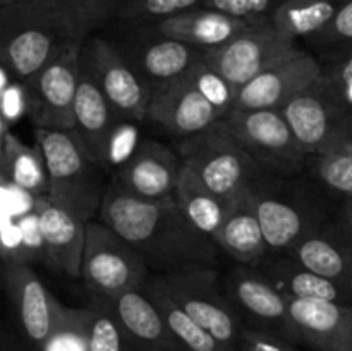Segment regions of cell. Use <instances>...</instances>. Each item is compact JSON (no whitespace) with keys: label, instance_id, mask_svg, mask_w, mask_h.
Wrapping results in <instances>:
<instances>
[{"label":"cell","instance_id":"obj_23","mask_svg":"<svg viewBox=\"0 0 352 351\" xmlns=\"http://www.w3.org/2000/svg\"><path fill=\"white\" fill-rule=\"evenodd\" d=\"M120 50L151 89L188 72L205 58L206 52L158 31L155 36H136L127 47H120Z\"/></svg>","mask_w":352,"mask_h":351},{"label":"cell","instance_id":"obj_10","mask_svg":"<svg viewBox=\"0 0 352 351\" xmlns=\"http://www.w3.org/2000/svg\"><path fill=\"white\" fill-rule=\"evenodd\" d=\"M223 120L241 147L265 172L299 176L308 169L309 155L299 145L282 110L232 109Z\"/></svg>","mask_w":352,"mask_h":351},{"label":"cell","instance_id":"obj_19","mask_svg":"<svg viewBox=\"0 0 352 351\" xmlns=\"http://www.w3.org/2000/svg\"><path fill=\"white\" fill-rule=\"evenodd\" d=\"M181 169L179 153L160 141L144 140L131 151L113 179L131 195L158 200L174 195Z\"/></svg>","mask_w":352,"mask_h":351},{"label":"cell","instance_id":"obj_38","mask_svg":"<svg viewBox=\"0 0 352 351\" xmlns=\"http://www.w3.org/2000/svg\"><path fill=\"white\" fill-rule=\"evenodd\" d=\"M2 129H10L14 123L28 114V89L26 85L16 81L6 69H2Z\"/></svg>","mask_w":352,"mask_h":351},{"label":"cell","instance_id":"obj_6","mask_svg":"<svg viewBox=\"0 0 352 351\" xmlns=\"http://www.w3.org/2000/svg\"><path fill=\"white\" fill-rule=\"evenodd\" d=\"M282 114L309 157L352 151V105L325 72Z\"/></svg>","mask_w":352,"mask_h":351},{"label":"cell","instance_id":"obj_14","mask_svg":"<svg viewBox=\"0 0 352 351\" xmlns=\"http://www.w3.org/2000/svg\"><path fill=\"white\" fill-rule=\"evenodd\" d=\"M223 291L244 326L270 330L299 344L289 301L258 267L241 265L227 274Z\"/></svg>","mask_w":352,"mask_h":351},{"label":"cell","instance_id":"obj_15","mask_svg":"<svg viewBox=\"0 0 352 351\" xmlns=\"http://www.w3.org/2000/svg\"><path fill=\"white\" fill-rule=\"evenodd\" d=\"M322 76L318 61L298 47L237 89L234 109L282 110Z\"/></svg>","mask_w":352,"mask_h":351},{"label":"cell","instance_id":"obj_30","mask_svg":"<svg viewBox=\"0 0 352 351\" xmlns=\"http://www.w3.org/2000/svg\"><path fill=\"white\" fill-rule=\"evenodd\" d=\"M143 291L150 296L151 301L160 310L172 336L184 348V351H234L223 343H220L208 330L203 329L157 284L148 281Z\"/></svg>","mask_w":352,"mask_h":351},{"label":"cell","instance_id":"obj_16","mask_svg":"<svg viewBox=\"0 0 352 351\" xmlns=\"http://www.w3.org/2000/svg\"><path fill=\"white\" fill-rule=\"evenodd\" d=\"M3 284L16 310L24 337L45 351L57 332L64 308L48 292L30 264H3Z\"/></svg>","mask_w":352,"mask_h":351},{"label":"cell","instance_id":"obj_11","mask_svg":"<svg viewBox=\"0 0 352 351\" xmlns=\"http://www.w3.org/2000/svg\"><path fill=\"white\" fill-rule=\"evenodd\" d=\"M81 58L82 65L124 119L146 120L153 89L127 61L119 45L103 38H91L82 45Z\"/></svg>","mask_w":352,"mask_h":351},{"label":"cell","instance_id":"obj_3","mask_svg":"<svg viewBox=\"0 0 352 351\" xmlns=\"http://www.w3.org/2000/svg\"><path fill=\"white\" fill-rule=\"evenodd\" d=\"M270 251L291 253L330 219V203L313 178L263 172L250 184Z\"/></svg>","mask_w":352,"mask_h":351},{"label":"cell","instance_id":"obj_43","mask_svg":"<svg viewBox=\"0 0 352 351\" xmlns=\"http://www.w3.org/2000/svg\"><path fill=\"white\" fill-rule=\"evenodd\" d=\"M2 351H19V350H17V348L14 346V344L3 343V348H2Z\"/></svg>","mask_w":352,"mask_h":351},{"label":"cell","instance_id":"obj_36","mask_svg":"<svg viewBox=\"0 0 352 351\" xmlns=\"http://www.w3.org/2000/svg\"><path fill=\"white\" fill-rule=\"evenodd\" d=\"M315 45L327 48H336L337 55L352 50V0H346L332 23L311 38Z\"/></svg>","mask_w":352,"mask_h":351},{"label":"cell","instance_id":"obj_7","mask_svg":"<svg viewBox=\"0 0 352 351\" xmlns=\"http://www.w3.org/2000/svg\"><path fill=\"white\" fill-rule=\"evenodd\" d=\"M177 153L182 164L223 198H232L265 172L241 147L223 119L195 136L182 138Z\"/></svg>","mask_w":352,"mask_h":351},{"label":"cell","instance_id":"obj_37","mask_svg":"<svg viewBox=\"0 0 352 351\" xmlns=\"http://www.w3.org/2000/svg\"><path fill=\"white\" fill-rule=\"evenodd\" d=\"M45 351H88L85 341V310L82 312L64 310L60 326Z\"/></svg>","mask_w":352,"mask_h":351},{"label":"cell","instance_id":"obj_28","mask_svg":"<svg viewBox=\"0 0 352 351\" xmlns=\"http://www.w3.org/2000/svg\"><path fill=\"white\" fill-rule=\"evenodd\" d=\"M174 196L189 220L213 240L229 212L230 198L217 195L199 179V176L192 169L184 164H182Z\"/></svg>","mask_w":352,"mask_h":351},{"label":"cell","instance_id":"obj_33","mask_svg":"<svg viewBox=\"0 0 352 351\" xmlns=\"http://www.w3.org/2000/svg\"><path fill=\"white\" fill-rule=\"evenodd\" d=\"M201 3L203 0H122L117 16L126 21H162Z\"/></svg>","mask_w":352,"mask_h":351},{"label":"cell","instance_id":"obj_35","mask_svg":"<svg viewBox=\"0 0 352 351\" xmlns=\"http://www.w3.org/2000/svg\"><path fill=\"white\" fill-rule=\"evenodd\" d=\"M282 2L284 0H203L201 7L219 10L248 23H263L272 19V14Z\"/></svg>","mask_w":352,"mask_h":351},{"label":"cell","instance_id":"obj_26","mask_svg":"<svg viewBox=\"0 0 352 351\" xmlns=\"http://www.w3.org/2000/svg\"><path fill=\"white\" fill-rule=\"evenodd\" d=\"M261 274L291 299H325V301L351 303L352 295L336 282L322 277L291 253H280L278 258L261 262L258 265Z\"/></svg>","mask_w":352,"mask_h":351},{"label":"cell","instance_id":"obj_34","mask_svg":"<svg viewBox=\"0 0 352 351\" xmlns=\"http://www.w3.org/2000/svg\"><path fill=\"white\" fill-rule=\"evenodd\" d=\"M122 0H62L85 38L117 14Z\"/></svg>","mask_w":352,"mask_h":351},{"label":"cell","instance_id":"obj_29","mask_svg":"<svg viewBox=\"0 0 352 351\" xmlns=\"http://www.w3.org/2000/svg\"><path fill=\"white\" fill-rule=\"evenodd\" d=\"M346 0H284L272 14V24L285 36L311 40L333 21Z\"/></svg>","mask_w":352,"mask_h":351},{"label":"cell","instance_id":"obj_13","mask_svg":"<svg viewBox=\"0 0 352 351\" xmlns=\"http://www.w3.org/2000/svg\"><path fill=\"white\" fill-rule=\"evenodd\" d=\"M85 45V43H82ZM82 45L67 52L41 69L26 85L28 116L43 129H74V105L81 78Z\"/></svg>","mask_w":352,"mask_h":351},{"label":"cell","instance_id":"obj_22","mask_svg":"<svg viewBox=\"0 0 352 351\" xmlns=\"http://www.w3.org/2000/svg\"><path fill=\"white\" fill-rule=\"evenodd\" d=\"M91 299L102 301L113 313L136 351H184L172 336L160 310L143 289Z\"/></svg>","mask_w":352,"mask_h":351},{"label":"cell","instance_id":"obj_18","mask_svg":"<svg viewBox=\"0 0 352 351\" xmlns=\"http://www.w3.org/2000/svg\"><path fill=\"white\" fill-rule=\"evenodd\" d=\"M34 210L43 237L45 264L52 272L72 279L81 277L88 222L55 203L48 195L38 196Z\"/></svg>","mask_w":352,"mask_h":351},{"label":"cell","instance_id":"obj_25","mask_svg":"<svg viewBox=\"0 0 352 351\" xmlns=\"http://www.w3.org/2000/svg\"><path fill=\"white\" fill-rule=\"evenodd\" d=\"M251 24L254 23L227 16L208 7H195L167 19L157 21L155 30L160 34L181 40L201 50H213L236 38Z\"/></svg>","mask_w":352,"mask_h":351},{"label":"cell","instance_id":"obj_5","mask_svg":"<svg viewBox=\"0 0 352 351\" xmlns=\"http://www.w3.org/2000/svg\"><path fill=\"white\" fill-rule=\"evenodd\" d=\"M34 133L47 162L48 196L85 222L93 220L109 188L105 167L89 153L76 129L36 127Z\"/></svg>","mask_w":352,"mask_h":351},{"label":"cell","instance_id":"obj_40","mask_svg":"<svg viewBox=\"0 0 352 351\" xmlns=\"http://www.w3.org/2000/svg\"><path fill=\"white\" fill-rule=\"evenodd\" d=\"M339 58L340 61L337 62L332 71L323 72L339 86L340 92L344 93V96L349 100V103L352 105V50L339 55Z\"/></svg>","mask_w":352,"mask_h":351},{"label":"cell","instance_id":"obj_32","mask_svg":"<svg viewBox=\"0 0 352 351\" xmlns=\"http://www.w3.org/2000/svg\"><path fill=\"white\" fill-rule=\"evenodd\" d=\"M306 171L322 188L342 195L346 200H352V151L327 157H309Z\"/></svg>","mask_w":352,"mask_h":351},{"label":"cell","instance_id":"obj_20","mask_svg":"<svg viewBox=\"0 0 352 351\" xmlns=\"http://www.w3.org/2000/svg\"><path fill=\"white\" fill-rule=\"evenodd\" d=\"M299 344L313 351H352V303L291 299Z\"/></svg>","mask_w":352,"mask_h":351},{"label":"cell","instance_id":"obj_4","mask_svg":"<svg viewBox=\"0 0 352 351\" xmlns=\"http://www.w3.org/2000/svg\"><path fill=\"white\" fill-rule=\"evenodd\" d=\"M237 92L203 61L188 72L153 89L146 120L174 136L189 138L226 119Z\"/></svg>","mask_w":352,"mask_h":351},{"label":"cell","instance_id":"obj_17","mask_svg":"<svg viewBox=\"0 0 352 351\" xmlns=\"http://www.w3.org/2000/svg\"><path fill=\"white\" fill-rule=\"evenodd\" d=\"M119 119L124 117L113 109L88 69L81 65V78L74 105V129L78 131L89 153L105 169L120 155L117 147L122 124Z\"/></svg>","mask_w":352,"mask_h":351},{"label":"cell","instance_id":"obj_1","mask_svg":"<svg viewBox=\"0 0 352 351\" xmlns=\"http://www.w3.org/2000/svg\"><path fill=\"white\" fill-rule=\"evenodd\" d=\"M98 213L143 255L150 268L175 272L215 265L219 246L189 220L174 195L140 198L112 179Z\"/></svg>","mask_w":352,"mask_h":351},{"label":"cell","instance_id":"obj_21","mask_svg":"<svg viewBox=\"0 0 352 351\" xmlns=\"http://www.w3.org/2000/svg\"><path fill=\"white\" fill-rule=\"evenodd\" d=\"M291 255L352 295V229L339 215L305 237Z\"/></svg>","mask_w":352,"mask_h":351},{"label":"cell","instance_id":"obj_27","mask_svg":"<svg viewBox=\"0 0 352 351\" xmlns=\"http://www.w3.org/2000/svg\"><path fill=\"white\" fill-rule=\"evenodd\" d=\"M0 176L2 181L24 189L34 198L50 191L47 162L40 145L30 147L10 129H2L0 134Z\"/></svg>","mask_w":352,"mask_h":351},{"label":"cell","instance_id":"obj_2","mask_svg":"<svg viewBox=\"0 0 352 351\" xmlns=\"http://www.w3.org/2000/svg\"><path fill=\"white\" fill-rule=\"evenodd\" d=\"M85 41L62 0L0 7V64L16 81L28 83L52 61Z\"/></svg>","mask_w":352,"mask_h":351},{"label":"cell","instance_id":"obj_8","mask_svg":"<svg viewBox=\"0 0 352 351\" xmlns=\"http://www.w3.org/2000/svg\"><path fill=\"white\" fill-rule=\"evenodd\" d=\"M81 277L91 298H112L144 289L150 281V265L117 231L102 220H89Z\"/></svg>","mask_w":352,"mask_h":351},{"label":"cell","instance_id":"obj_24","mask_svg":"<svg viewBox=\"0 0 352 351\" xmlns=\"http://www.w3.org/2000/svg\"><path fill=\"white\" fill-rule=\"evenodd\" d=\"M213 241L241 265L258 267L265 260L270 248L258 220L250 186L230 198L229 212Z\"/></svg>","mask_w":352,"mask_h":351},{"label":"cell","instance_id":"obj_12","mask_svg":"<svg viewBox=\"0 0 352 351\" xmlns=\"http://www.w3.org/2000/svg\"><path fill=\"white\" fill-rule=\"evenodd\" d=\"M296 48V40L282 34L272 21H263L251 24L222 47L206 50L205 62L237 92Z\"/></svg>","mask_w":352,"mask_h":351},{"label":"cell","instance_id":"obj_31","mask_svg":"<svg viewBox=\"0 0 352 351\" xmlns=\"http://www.w3.org/2000/svg\"><path fill=\"white\" fill-rule=\"evenodd\" d=\"M85 341L88 351H136L113 313L98 299L85 310Z\"/></svg>","mask_w":352,"mask_h":351},{"label":"cell","instance_id":"obj_41","mask_svg":"<svg viewBox=\"0 0 352 351\" xmlns=\"http://www.w3.org/2000/svg\"><path fill=\"white\" fill-rule=\"evenodd\" d=\"M337 215L352 229V200H344L342 205L339 206V213Z\"/></svg>","mask_w":352,"mask_h":351},{"label":"cell","instance_id":"obj_9","mask_svg":"<svg viewBox=\"0 0 352 351\" xmlns=\"http://www.w3.org/2000/svg\"><path fill=\"white\" fill-rule=\"evenodd\" d=\"M150 281L167 292L192 320L220 343L239 351V337L244 323L230 305L223 288H220L215 268L191 267L162 272Z\"/></svg>","mask_w":352,"mask_h":351},{"label":"cell","instance_id":"obj_39","mask_svg":"<svg viewBox=\"0 0 352 351\" xmlns=\"http://www.w3.org/2000/svg\"><path fill=\"white\" fill-rule=\"evenodd\" d=\"M239 351H301L299 344L292 343L280 334L244 326L239 337Z\"/></svg>","mask_w":352,"mask_h":351},{"label":"cell","instance_id":"obj_42","mask_svg":"<svg viewBox=\"0 0 352 351\" xmlns=\"http://www.w3.org/2000/svg\"><path fill=\"white\" fill-rule=\"evenodd\" d=\"M26 2H40V0H0V7L12 6V3H26Z\"/></svg>","mask_w":352,"mask_h":351}]
</instances>
